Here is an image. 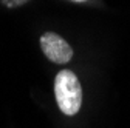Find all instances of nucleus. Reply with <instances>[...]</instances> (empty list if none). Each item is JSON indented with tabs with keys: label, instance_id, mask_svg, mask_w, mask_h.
Instances as JSON below:
<instances>
[{
	"label": "nucleus",
	"instance_id": "obj_4",
	"mask_svg": "<svg viewBox=\"0 0 130 128\" xmlns=\"http://www.w3.org/2000/svg\"><path fill=\"white\" fill-rule=\"evenodd\" d=\"M73 2H77V3H80V2H85V0H73Z\"/></svg>",
	"mask_w": 130,
	"mask_h": 128
},
{
	"label": "nucleus",
	"instance_id": "obj_1",
	"mask_svg": "<svg viewBox=\"0 0 130 128\" xmlns=\"http://www.w3.org/2000/svg\"><path fill=\"white\" fill-rule=\"evenodd\" d=\"M54 94L60 111L67 116H74L82 105V88L76 74L62 70L54 79Z\"/></svg>",
	"mask_w": 130,
	"mask_h": 128
},
{
	"label": "nucleus",
	"instance_id": "obj_2",
	"mask_svg": "<svg viewBox=\"0 0 130 128\" xmlns=\"http://www.w3.org/2000/svg\"><path fill=\"white\" fill-rule=\"evenodd\" d=\"M40 48L48 60L57 65L68 63L73 57V50L67 40H63L56 33H45L40 37Z\"/></svg>",
	"mask_w": 130,
	"mask_h": 128
},
{
	"label": "nucleus",
	"instance_id": "obj_3",
	"mask_svg": "<svg viewBox=\"0 0 130 128\" xmlns=\"http://www.w3.org/2000/svg\"><path fill=\"white\" fill-rule=\"evenodd\" d=\"M0 2L6 8H17V6H22V5L28 3L29 0H0Z\"/></svg>",
	"mask_w": 130,
	"mask_h": 128
}]
</instances>
